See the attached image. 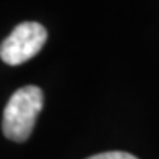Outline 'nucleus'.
Here are the masks:
<instances>
[{
    "label": "nucleus",
    "instance_id": "nucleus-2",
    "mask_svg": "<svg viewBox=\"0 0 159 159\" xmlns=\"http://www.w3.org/2000/svg\"><path fill=\"white\" fill-rule=\"evenodd\" d=\"M47 41V31L38 21L20 23L2 42L0 57L7 65L25 63L39 52Z\"/></svg>",
    "mask_w": 159,
    "mask_h": 159
},
{
    "label": "nucleus",
    "instance_id": "nucleus-3",
    "mask_svg": "<svg viewBox=\"0 0 159 159\" xmlns=\"http://www.w3.org/2000/svg\"><path fill=\"white\" fill-rule=\"evenodd\" d=\"M88 159H138V157L130 153H125V151H107V153L94 154Z\"/></svg>",
    "mask_w": 159,
    "mask_h": 159
},
{
    "label": "nucleus",
    "instance_id": "nucleus-1",
    "mask_svg": "<svg viewBox=\"0 0 159 159\" xmlns=\"http://www.w3.org/2000/svg\"><path fill=\"white\" fill-rule=\"evenodd\" d=\"M44 106V93L39 86L28 84L11 94L3 109L2 132L8 140L23 143L30 138L36 119Z\"/></svg>",
    "mask_w": 159,
    "mask_h": 159
}]
</instances>
